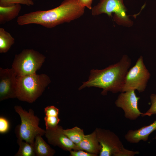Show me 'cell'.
<instances>
[{
    "instance_id": "17",
    "label": "cell",
    "mask_w": 156,
    "mask_h": 156,
    "mask_svg": "<svg viewBox=\"0 0 156 156\" xmlns=\"http://www.w3.org/2000/svg\"><path fill=\"white\" fill-rule=\"evenodd\" d=\"M63 131L69 139L76 145L82 140L85 135L83 129L77 126L70 129H63Z\"/></svg>"
},
{
    "instance_id": "15",
    "label": "cell",
    "mask_w": 156,
    "mask_h": 156,
    "mask_svg": "<svg viewBox=\"0 0 156 156\" xmlns=\"http://www.w3.org/2000/svg\"><path fill=\"white\" fill-rule=\"evenodd\" d=\"M21 9L20 4L8 6H0V24H4L17 16Z\"/></svg>"
},
{
    "instance_id": "18",
    "label": "cell",
    "mask_w": 156,
    "mask_h": 156,
    "mask_svg": "<svg viewBox=\"0 0 156 156\" xmlns=\"http://www.w3.org/2000/svg\"><path fill=\"white\" fill-rule=\"evenodd\" d=\"M24 141L17 139V143L19 148L15 156H36L33 147L29 143Z\"/></svg>"
},
{
    "instance_id": "22",
    "label": "cell",
    "mask_w": 156,
    "mask_h": 156,
    "mask_svg": "<svg viewBox=\"0 0 156 156\" xmlns=\"http://www.w3.org/2000/svg\"><path fill=\"white\" fill-rule=\"evenodd\" d=\"M10 125L8 120L5 118L0 117V133L4 134L8 132L10 129Z\"/></svg>"
},
{
    "instance_id": "14",
    "label": "cell",
    "mask_w": 156,
    "mask_h": 156,
    "mask_svg": "<svg viewBox=\"0 0 156 156\" xmlns=\"http://www.w3.org/2000/svg\"><path fill=\"white\" fill-rule=\"evenodd\" d=\"M42 136L38 134L35 138L33 148L36 156H53L55 153V150L46 142Z\"/></svg>"
},
{
    "instance_id": "9",
    "label": "cell",
    "mask_w": 156,
    "mask_h": 156,
    "mask_svg": "<svg viewBox=\"0 0 156 156\" xmlns=\"http://www.w3.org/2000/svg\"><path fill=\"white\" fill-rule=\"evenodd\" d=\"M140 99L139 97L137 96L135 90H130L121 92L115 103L117 107L123 110L126 118L135 120L142 113L138 107V102Z\"/></svg>"
},
{
    "instance_id": "6",
    "label": "cell",
    "mask_w": 156,
    "mask_h": 156,
    "mask_svg": "<svg viewBox=\"0 0 156 156\" xmlns=\"http://www.w3.org/2000/svg\"><path fill=\"white\" fill-rule=\"evenodd\" d=\"M46 57L39 52L32 49H24L16 54L12 65L17 76L36 73L41 67Z\"/></svg>"
},
{
    "instance_id": "21",
    "label": "cell",
    "mask_w": 156,
    "mask_h": 156,
    "mask_svg": "<svg viewBox=\"0 0 156 156\" xmlns=\"http://www.w3.org/2000/svg\"><path fill=\"white\" fill-rule=\"evenodd\" d=\"M151 105L149 109L145 113H142V116H151L156 114V94H152L150 95Z\"/></svg>"
},
{
    "instance_id": "13",
    "label": "cell",
    "mask_w": 156,
    "mask_h": 156,
    "mask_svg": "<svg viewBox=\"0 0 156 156\" xmlns=\"http://www.w3.org/2000/svg\"><path fill=\"white\" fill-rule=\"evenodd\" d=\"M78 150H82L99 155L101 146L97 139L94 130L91 133L85 135L82 140L76 144Z\"/></svg>"
},
{
    "instance_id": "8",
    "label": "cell",
    "mask_w": 156,
    "mask_h": 156,
    "mask_svg": "<svg viewBox=\"0 0 156 156\" xmlns=\"http://www.w3.org/2000/svg\"><path fill=\"white\" fill-rule=\"evenodd\" d=\"M151 74L145 66L143 57L140 56L135 65L126 75L122 92L130 90L144 92L150 78Z\"/></svg>"
},
{
    "instance_id": "20",
    "label": "cell",
    "mask_w": 156,
    "mask_h": 156,
    "mask_svg": "<svg viewBox=\"0 0 156 156\" xmlns=\"http://www.w3.org/2000/svg\"><path fill=\"white\" fill-rule=\"evenodd\" d=\"M18 4L30 6L34 5V3L32 0H0V6L8 7Z\"/></svg>"
},
{
    "instance_id": "2",
    "label": "cell",
    "mask_w": 156,
    "mask_h": 156,
    "mask_svg": "<svg viewBox=\"0 0 156 156\" xmlns=\"http://www.w3.org/2000/svg\"><path fill=\"white\" fill-rule=\"evenodd\" d=\"M130 59L126 55H123L120 61L101 70L92 69L88 80L79 88L94 87L102 88L101 93L106 95L109 91L114 93L122 92L125 79L131 66Z\"/></svg>"
},
{
    "instance_id": "11",
    "label": "cell",
    "mask_w": 156,
    "mask_h": 156,
    "mask_svg": "<svg viewBox=\"0 0 156 156\" xmlns=\"http://www.w3.org/2000/svg\"><path fill=\"white\" fill-rule=\"evenodd\" d=\"M62 127L58 125L54 130H46L45 134L48 142L54 146H57L64 151L77 150V145L65 135Z\"/></svg>"
},
{
    "instance_id": "4",
    "label": "cell",
    "mask_w": 156,
    "mask_h": 156,
    "mask_svg": "<svg viewBox=\"0 0 156 156\" xmlns=\"http://www.w3.org/2000/svg\"><path fill=\"white\" fill-rule=\"evenodd\" d=\"M14 109L19 115L21 121V124L15 129L18 139L24 141L33 147L36 136L38 134L44 135L46 130L39 127L40 119L34 114L32 109L27 111L19 105L15 106Z\"/></svg>"
},
{
    "instance_id": "10",
    "label": "cell",
    "mask_w": 156,
    "mask_h": 156,
    "mask_svg": "<svg viewBox=\"0 0 156 156\" xmlns=\"http://www.w3.org/2000/svg\"><path fill=\"white\" fill-rule=\"evenodd\" d=\"M17 75L12 68H0V101L16 98Z\"/></svg>"
},
{
    "instance_id": "19",
    "label": "cell",
    "mask_w": 156,
    "mask_h": 156,
    "mask_svg": "<svg viewBox=\"0 0 156 156\" xmlns=\"http://www.w3.org/2000/svg\"><path fill=\"white\" fill-rule=\"evenodd\" d=\"M46 130H54L58 127L60 119L58 116H45L44 117Z\"/></svg>"
},
{
    "instance_id": "24",
    "label": "cell",
    "mask_w": 156,
    "mask_h": 156,
    "mask_svg": "<svg viewBox=\"0 0 156 156\" xmlns=\"http://www.w3.org/2000/svg\"><path fill=\"white\" fill-rule=\"evenodd\" d=\"M69 152L70 156H96L94 154L82 150H72Z\"/></svg>"
},
{
    "instance_id": "12",
    "label": "cell",
    "mask_w": 156,
    "mask_h": 156,
    "mask_svg": "<svg viewBox=\"0 0 156 156\" xmlns=\"http://www.w3.org/2000/svg\"><path fill=\"white\" fill-rule=\"evenodd\" d=\"M156 130V120L149 125L144 126L138 129L129 130L125 135L126 140L132 144H137L141 140L146 141L149 135Z\"/></svg>"
},
{
    "instance_id": "25",
    "label": "cell",
    "mask_w": 156,
    "mask_h": 156,
    "mask_svg": "<svg viewBox=\"0 0 156 156\" xmlns=\"http://www.w3.org/2000/svg\"><path fill=\"white\" fill-rule=\"evenodd\" d=\"M93 0H79V5L84 8H87L90 10H92V4Z\"/></svg>"
},
{
    "instance_id": "3",
    "label": "cell",
    "mask_w": 156,
    "mask_h": 156,
    "mask_svg": "<svg viewBox=\"0 0 156 156\" xmlns=\"http://www.w3.org/2000/svg\"><path fill=\"white\" fill-rule=\"evenodd\" d=\"M16 78V98L31 103L42 95L51 82L49 77L44 74L17 76Z\"/></svg>"
},
{
    "instance_id": "5",
    "label": "cell",
    "mask_w": 156,
    "mask_h": 156,
    "mask_svg": "<svg viewBox=\"0 0 156 156\" xmlns=\"http://www.w3.org/2000/svg\"><path fill=\"white\" fill-rule=\"evenodd\" d=\"M96 131L101 146L99 156H133L139 153L125 148L118 136L109 129L96 128Z\"/></svg>"
},
{
    "instance_id": "7",
    "label": "cell",
    "mask_w": 156,
    "mask_h": 156,
    "mask_svg": "<svg viewBox=\"0 0 156 156\" xmlns=\"http://www.w3.org/2000/svg\"><path fill=\"white\" fill-rule=\"evenodd\" d=\"M92 14L94 16L105 13L110 17L114 13V21L117 24L124 27H130L133 23L127 14V9L123 0H101L92 8Z\"/></svg>"
},
{
    "instance_id": "23",
    "label": "cell",
    "mask_w": 156,
    "mask_h": 156,
    "mask_svg": "<svg viewBox=\"0 0 156 156\" xmlns=\"http://www.w3.org/2000/svg\"><path fill=\"white\" fill-rule=\"evenodd\" d=\"M59 109L53 105L48 106L44 109L45 116H58Z\"/></svg>"
},
{
    "instance_id": "1",
    "label": "cell",
    "mask_w": 156,
    "mask_h": 156,
    "mask_svg": "<svg viewBox=\"0 0 156 156\" xmlns=\"http://www.w3.org/2000/svg\"><path fill=\"white\" fill-rule=\"evenodd\" d=\"M79 0H64L58 6L47 10H38L20 16L17 22L20 25L31 24L40 25L51 28L69 23L82 16L85 8L79 4Z\"/></svg>"
},
{
    "instance_id": "16",
    "label": "cell",
    "mask_w": 156,
    "mask_h": 156,
    "mask_svg": "<svg viewBox=\"0 0 156 156\" xmlns=\"http://www.w3.org/2000/svg\"><path fill=\"white\" fill-rule=\"evenodd\" d=\"M14 39L3 28H0V53H6L14 43Z\"/></svg>"
}]
</instances>
